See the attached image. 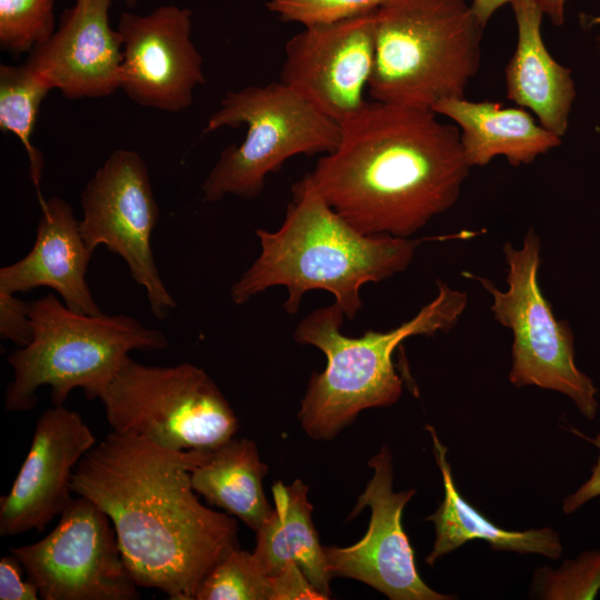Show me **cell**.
Returning a JSON list of instances; mask_svg holds the SVG:
<instances>
[{"instance_id":"83f0119b","label":"cell","mask_w":600,"mask_h":600,"mask_svg":"<svg viewBox=\"0 0 600 600\" xmlns=\"http://www.w3.org/2000/svg\"><path fill=\"white\" fill-rule=\"evenodd\" d=\"M30 303L14 297V293L0 289V337L18 347H26L32 339V322L29 316Z\"/></svg>"},{"instance_id":"5b68a950","label":"cell","mask_w":600,"mask_h":600,"mask_svg":"<svg viewBox=\"0 0 600 600\" xmlns=\"http://www.w3.org/2000/svg\"><path fill=\"white\" fill-rule=\"evenodd\" d=\"M484 27L464 0H388L376 11V101L432 109L464 97L481 63Z\"/></svg>"},{"instance_id":"2e32d148","label":"cell","mask_w":600,"mask_h":600,"mask_svg":"<svg viewBox=\"0 0 600 600\" xmlns=\"http://www.w3.org/2000/svg\"><path fill=\"white\" fill-rule=\"evenodd\" d=\"M112 0H74L59 27L27 64L69 99L101 98L120 89L122 43L109 23Z\"/></svg>"},{"instance_id":"4dcf8cb0","label":"cell","mask_w":600,"mask_h":600,"mask_svg":"<svg viewBox=\"0 0 600 600\" xmlns=\"http://www.w3.org/2000/svg\"><path fill=\"white\" fill-rule=\"evenodd\" d=\"M517 0H473L471 8L480 23L486 27L492 14L506 3ZM551 22L561 26L564 22L566 0H532Z\"/></svg>"},{"instance_id":"484cf974","label":"cell","mask_w":600,"mask_h":600,"mask_svg":"<svg viewBox=\"0 0 600 600\" xmlns=\"http://www.w3.org/2000/svg\"><path fill=\"white\" fill-rule=\"evenodd\" d=\"M532 590L542 599H594L600 591V550L584 551L556 570L540 568Z\"/></svg>"},{"instance_id":"d6986e66","label":"cell","mask_w":600,"mask_h":600,"mask_svg":"<svg viewBox=\"0 0 600 600\" xmlns=\"http://www.w3.org/2000/svg\"><path fill=\"white\" fill-rule=\"evenodd\" d=\"M434 113L456 122L466 161L484 167L503 157L513 167L532 163L539 156L561 144L524 108H503L492 101L448 98L436 103Z\"/></svg>"},{"instance_id":"e0dca14e","label":"cell","mask_w":600,"mask_h":600,"mask_svg":"<svg viewBox=\"0 0 600 600\" xmlns=\"http://www.w3.org/2000/svg\"><path fill=\"white\" fill-rule=\"evenodd\" d=\"M40 217L32 249L0 269V289L16 293L49 287L71 310L102 314L86 280L94 251L86 244L70 204L59 197L40 199Z\"/></svg>"},{"instance_id":"1f68e13d","label":"cell","mask_w":600,"mask_h":600,"mask_svg":"<svg viewBox=\"0 0 600 600\" xmlns=\"http://www.w3.org/2000/svg\"><path fill=\"white\" fill-rule=\"evenodd\" d=\"M584 438L598 448L599 454L589 479L586 480L574 492L564 498L562 509L566 514L577 511L584 503L600 497V432L593 438Z\"/></svg>"},{"instance_id":"44dd1931","label":"cell","mask_w":600,"mask_h":600,"mask_svg":"<svg viewBox=\"0 0 600 600\" xmlns=\"http://www.w3.org/2000/svg\"><path fill=\"white\" fill-rule=\"evenodd\" d=\"M308 487L296 479L290 486L278 481L272 487L271 513L256 531L252 551L268 576L294 562L310 582L328 599L331 596L328 562L312 521Z\"/></svg>"},{"instance_id":"7c38bea8","label":"cell","mask_w":600,"mask_h":600,"mask_svg":"<svg viewBox=\"0 0 600 600\" xmlns=\"http://www.w3.org/2000/svg\"><path fill=\"white\" fill-rule=\"evenodd\" d=\"M373 476L359 496L350 518L369 508L364 537L349 547H324L332 578H350L391 600H449L454 597L431 589L420 577L414 552L401 523L402 511L414 489L394 492L392 454L387 446L368 462Z\"/></svg>"},{"instance_id":"52a82bcc","label":"cell","mask_w":600,"mask_h":600,"mask_svg":"<svg viewBox=\"0 0 600 600\" xmlns=\"http://www.w3.org/2000/svg\"><path fill=\"white\" fill-rule=\"evenodd\" d=\"M243 124V141L223 149L202 184L207 202L227 196L253 199L262 192L268 174L288 159L330 153L341 139L338 121L281 81L228 91L203 131Z\"/></svg>"},{"instance_id":"8992f818","label":"cell","mask_w":600,"mask_h":600,"mask_svg":"<svg viewBox=\"0 0 600 600\" xmlns=\"http://www.w3.org/2000/svg\"><path fill=\"white\" fill-rule=\"evenodd\" d=\"M32 339L13 350L7 362L13 370L4 404L8 411L34 408L36 392L51 388L53 406H63L80 388L88 399H100L132 350H161L167 337L124 316L76 312L53 293L30 302Z\"/></svg>"},{"instance_id":"277c9868","label":"cell","mask_w":600,"mask_h":600,"mask_svg":"<svg viewBox=\"0 0 600 600\" xmlns=\"http://www.w3.org/2000/svg\"><path fill=\"white\" fill-rule=\"evenodd\" d=\"M438 293L410 320L389 331H366L350 338L341 333L346 319L336 304L318 308L293 333L300 344L313 346L327 358L322 372H313L301 400L298 420L314 440H330L370 408L396 403L402 393L392 356L413 336H434L452 329L468 304L466 292L438 280Z\"/></svg>"},{"instance_id":"f546056e","label":"cell","mask_w":600,"mask_h":600,"mask_svg":"<svg viewBox=\"0 0 600 600\" xmlns=\"http://www.w3.org/2000/svg\"><path fill=\"white\" fill-rule=\"evenodd\" d=\"M23 566L12 553L0 560V599L37 600L39 590L29 579L22 580Z\"/></svg>"},{"instance_id":"7402d4cb","label":"cell","mask_w":600,"mask_h":600,"mask_svg":"<svg viewBox=\"0 0 600 600\" xmlns=\"http://www.w3.org/2000/svg\"><path fill=\"white\" fill-rule=\"evenodd\" d=\"M267 472L257 444L233 437L191 471V486L209 503L239 518L256 532L273 508L263 491Z\"/></svg>"},{"instance_id":"6da1fadb","label":"cell","mask_w":600,"mask_h":600,"mask_svg":"<svg viewBox=\"0 0 600 600\" xmlns=\"http://www.w3.org/2000/svg\"><path fill=\"white\" fill-rule=\"evenodd\" d=\"M210 453L111 431L74 468L72 492L108 514L139 588L196 600L208 573L240 548L236 519L201 504L191 486Z\"/></svg>"},{"instance_id":"7a4b0ae2","label":"cell","mask_w":600,"mask_h":600,"mask_svg":"<svg viewBox=\"0 0 600 600\" xmlns=\"http://www.w3.org/2000/svg\"><path fill=\"white\" fill-rule=\"evenodd\" d=\"M340 126L338 147L308 176L357 230L410 238L458 201L470 166L457 126L376 100Z\"/></svg>"},{"instance_id":"836d02e7","label":"cell","mask_w":600,"mask_h":600,"mask_svg":"<svg viewBox=\"0 0 600 600\" xmlns=\"http://www.w3.org/2000/svg\"><path fill=\"white\" fill-rule=\"evenodd\" d=\"M128 3H133L136 0H126Z\"/></svg>"},{"instance_id":"5bb4252c","label":"cell","mask_w":600,"mask_h":600,"mask_svg":"<svg viewBox=\"0 0 600 600\" xmlns=\"http://www.w3.org/2000/svg\"><path fill=\"white\" fill-rule=\"evenodd\" d=\"M376 11L307 27L284 46L282 83L339 123L362 109L374 62Z\"/></svg>"},{"instance_id":"d6a6232c","label":"cell","mask_w":600,"mask_h":600,"mask_svg":"<svg viewBox=\"0 0 600 600\" xmlns=\"http://www.w3.org/2000/svg\"><path fill=\"white\" fill-rule=\"evenodd\" d=\"M591 24L600 26V16L593 18V19L591 20Z\"/></svg>"},{"instance_id":"9c48e42d","label":"cell","mask_w":600,"mask_h":600,"mask_svg":"<svg viewBox=\"0 0 600 600\" xmlns=\"http://www.w3.org/2000/svg\"><path fill=\"white\" fill-rule=\"evenodd\" d=\"M502 250L507 290L473 273L463 276L480 282L492 298L490 310L496 321L512 332L509 381L518 388L536 386L560 392L586 419L593 420L599 409L598 389L578 368L573 332L567 321L557 319L539 284L540 237L529 229L520 248L507 242Z\"/></svg>"},{"instance_id":"4fadbf2b","label":"cell","mask_w":600,"mask_h":600,"mask_svg":"<svg viewBox=\"0 0 600 600\" xmlns=\"http://www.w3.org/2000/svg\"><path fill=\"white\" fill-rule=\"evenodd\" d=\"M192 12L173 4L147 14L121 13L120 89L137 104L180 112L204 83L203 59L191 38Z\"/></svg>"},{"instance_id":"ac0fdd59","label":"cell","mask_w":600,"mask_h":600,"mask_svg":"<svg viewBox=\"0 0 600 600\" xmlns=\"http://www.w3.org/2000/svg\"><path fill=\"white\" fill-rule=\"evenodd\" d=\"M517 44L504 69L508 99L531 110L538 122L562 138L576 98L571 70L550 54L541 33L544 13L532 0L511 3Z\"/></svg>"},{"instance_id":"30bf717a","label":"cell","mask_w":600,"mask_h":600,"mask_svg":"<svg viewBox=\"0 0 600 600\" xmlns=\"http://www.w3.org/2000/svg\"><path fill=\"white\" fill-rule=\"evenodd\" d=\"M110 518L77 496L43 539L11 548L43 600H136V583Z\"/></svg>"},{"instance_id":"cb8c5ba5","label":"cell","mask_w":600,"mask_h":600,"mask_svg":"<svg viewBox=\"0 0 600 600\" xmlns=\"http://www.w3.org/2000/svg\"><path fill=\"white\" fill-rule=\"evenodd\" d=\"M196 600H270L269 576L253 552L238 548L208 573Z\"/></svg>"},{"instance_id":"9a60e30c","label":"cell","mask_w":600,"mask_h":600,"mask_svg":"<svg viewBox=\"0 0 600 600\" xmlns=\"http://www.w3.org/2000/svg\"><path fill=\"white\" fill-rule=\"evenodd\" d=\"M96 443L78 412L63 406L47 409L10 491L0 499V536L42 531L60 516L72 500L73 470Z\"/></svg>"},{"instance_id":"3957f363","label":"cell","mask_w":600,"mask_h":600,"mask_svg":"<svg viewBox=\"0 0 600 600\" xmlns=\"http://www.w3.org/2000/svg\"><path fill=\"white\" fill-rule=\"evenodd\" d=\"M256 234L261 252L232 284L233 303L243 304L283 286L288 293L283 308L296 314L307 292L323 290L349 321L362 309V286L404 271L423 241L362 233L332 209L308 173L293 184L281 227L258 229Z\"/></svg>"},{"instance_id":"8fae6325","label":"cell","mask_w":600,"mask_h":600,"mask_svg":"<svg viewBox=\"0 0 600 600\" xmlns=\"http://www.w3.org/2000/svg\"><path fill=\"white\" fill-rule=\"evenodd\" d=\"M81 236L92 251L104 246L121 257L133 280L146 290L150 310L166 319L177 307L157 268L151 233L159 220L148 167L130 149H117L81 193Z\"/></svg>"},{"instance_id":"f1b7e54d","label":"cell","mask_w":600,"mask_h":600,"mask_svg":"<svg viewBox=\"0 0 600 600\" xmlns=\"http://www.w3.org/2000/svg\"><path fill=\"white\" fill-rule=\"evenodd\" d=\"M270 600H324L322 594L294 562L286 563L269 576Z\"/></svg>"},{"instance_id":"4316f807","label":"cell","mask_w":600,"mask_h":600,"mask_svg":"<svg viewBox=\"0 0 600 600\" xmlns=\"http://www.w3.org/2000/svg\"><path fill=\"white\" fill-rule=\"evenodd\" d=\"M388 0H268L267 9L283 22L304 28L330 24L377 10Z\"/></svg>"},{"instance_id":"ba28073f","label":"cell","mask_w":600,"mask_h":600,"mask_svg":"<svg viewBox=\"0 0 600 600\" xmlns=\"http://www.w3.org/2000/svg\"><path fill=\"white\" fill-rule=\"evenodd\" d=\"M100 400L112 431L170 450L212 451L239 429L214 381L188 362L159 367L128 357Z\"/></svg>"},{"instance_id":"d4e9b609","label":"cell","mask_w":600,"mask_h":600,"mask_svg":"<svg viewBox=\"0 0 600 600\" xmlns=\"http://www.w3.org/2000/svg\"><path fill=\"white\" fill-rule=\"evenodd\" d=\"M54 32L53 0H0V46L31 52Z\"/></svg>"},{"instance_id":"ffe728a7","label":"cell","mask_w":600,"mask_h":600,"mask_svg":"<svg viewBox=\"0 0 600 600\" xmlns=\"http://www.w3.org/2000/svg\"><path fill=\"white\" fill-rule=\"evenodd\" d=\"M433 453L442 476L443 500L434 513L426 518L434 524V543L426 558L433 566L441 557L457 550L466 542L479 539L488 542L493 550L518 553H537L557 560L562 554V543L552 528L510 531L488 520L468 503L457 490L451 466L447 459V448L440 441L434 427L428 424Z\"/></svg>"},{"instance_id":"603a6c76","label":"cell","mask_w":600,"mask_h":600,"mask_svg":"<svg viewBox=\"0 0 600 600\" xmlns=\"http://www.w3.org/2000/svg\"><path fill=\"white\" fill-rule=\"evenodd\" d=\"M50 82L27 63L0 66V129L14 134L24 148L31 179L39 192L43 159L31 137Z\"/></svg>"}]
</instances>
